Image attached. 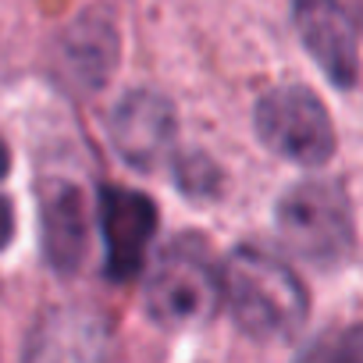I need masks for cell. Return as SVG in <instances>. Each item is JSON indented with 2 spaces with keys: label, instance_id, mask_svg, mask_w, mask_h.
I'll list each match as a JSON object with an SVG mask.
<instances>
[{
  "label": "cell",
  "instance_id": "obj_1",
  "mask_svg": "<svg viewBox=\"0 0 363 363\" xmlns=\"http://www.w3.org/2000/svg\"><path fill=\"white\" fill-rule=\"evenodd\" d=\"M221 299L232 320L260 342L296 335L310 310L306 289L296 278V271L257 246H239L225 260Z\"/></svg>",
  "mask_w": 363,
  "mask_h": 363
},
{
  "label": "cell",
  "instance_id": "obj_2",
  "mask_svg": "<svg viewBox=\"0 0 363 363\" xmlns=\"http://www.w3.org/2000/svg\"><path fill=\"white\" fill-rule=\"evenodd\" d=\"M221 303V267L200 239H174L146 281V310L160 328L203 324Z\"/></svg>",
  "mask_w": 363,
  "mask_h": 363
},
{
  "label": "cell",
  "instance_id": "obj_3",
  "mask_svg": "<svg viewBox=\"0 0 363 363\" xmlns=\"http://www.w3.org/2000/svg\"><path fill=\"white\" fill-rule=\"evenodd\" d=\"M278 232L292 253L317 267L345 260L352 250L349 200L331 182H303L278 203Z\"/></svg>",
  "mask_w": 363,
  "mask_h": 363
},
{
  "label": "cell",
  "instance_id": "obj_4",
  "mask_svg": "<svg viewBox=\"0 0 363 363\" xmlns=\"http://www.w3.org/2000/svg\"><path fill=\"white\" fill-rule=\"evenodd\" d=\"M257 132L267 150L306 167H320L335 153V128L324 104L303 86H278L257 104Z\"/></svg>",
  "mask_w": 363,
  "mask_h": 363
},
{
  "label": "cell",
  "instance_id": "obj_5",
  "mask_svg": "<svg viewBox=\"0 0 363 363\" xmlns=\"http://www.w3.org/2000/svg\"><path fill=\"white\" fill-rule=\"evenodd\" d=\"M100 225L107 242V274L128 281L143 271L146 250L157 235V207L150 196L125 186H104L100 193Z\"/></svg>",
  "mask_w": 363,
  "mask_h": 363
},
{
  "label": "cell",
  "instance_id": "obj_6",
  "mask_svg": "<svg viewBox=\"0 0 363 363\" xmlns=\"http://www.w3.org/2000/svg\"><path fill=\"white\" fill-rule=\"evenodd\" d=\"M107 128H111L114 150H118L128 164H135V167H143V171L157 167V164L171 153L174 135H178L174 107H171L160 93H150V89L128 93V96L111 111Z\"/></svg>",
  "mask_w": 363,
  "mask_h": 363
},
{
  "label": "cell",
  "instance_id": "obj_7",
  "mask_svg": "<svg viewBox=\"0 0 363 363\" xmlns=\"http://www.w3.org/2000/svg\"><path fill=\"white\" fill-rule=\"evenodd\" d=\"M40 221H43V250L54 271L72 274L86 260L89 246V214L79 186L65 178H50L40 186Z\"/></svg>",
  "mask_w": 363,
  "mask_h": 363
},
{
  "label": "cell",
  "instance_id": "obj_8",
  "mask_svg": "<svg viewBox=\"0 0 363 363\" xmlns=\"http://www.w3.org/2000/svg\"><path fill=\"white\" fill-rule=\"evenodd\" d=\"M299 15V36L313 61L324 68V75L335 86H352L359 75V54H356V33L352 22L335 8V0L296 8Z\"/></svg>",
  "mask_w": 363,
  "mask_h": 363
},
{
  "label": "cell",
  "instance_id": "obj_9",
  "mask_svg": "<svg viewBox=\"0 0 363 363\" xmlns=\"http://www.w3.org/2000/svg\"><path fill=\"white\" fill-rule=\"evenodd\" d=\"M65 65H68V75L82 89L104 86L118 65V33L111 18L86 15L65 40Z\"/></svg>",
  "mask_w": 363,
  "mask_h": 363
},
{
  "label": "cell",
  "instance_id": "obj_10",
  "mask_svg": "<svg viewBox=\"0 0 363 363\" xmlns=\"http://www.w3.org/2000/svg\"><path fill=\"white\" fill-rule=\"evenodd\" d=\"M335 356H338V359H356V363H363V324L352 328L349 335H342V345L335 349Z\"/></svg>",
  "mask_w": 363,
  "mask_h": 363
},
{
  "label": "cell",
  "instance_id": "obj_11",
  "mask_svg": "<svg viewBox=\"0 0 363 363\" xmlns=\"http://www.w3.org/2000/svg\"><path fill=\"white\" fill-rule=\"evenodd\" d=\"M11 235H15V211L4 196H0V250L11 242Z\"/></svg>",
  "mask_w": 363,
  "mask_h": 363
},
{
  "label": "cell",
  "instance_id": "obj_12",
  "mask_svg": "<svg viewBox=\"0 0 363 363\" xmlns=\"http://www.w3.org/2000/svg\"><path fill=\"white\" fill-rule=\"evenodd\" d=\"M8 160H11V157H8V146H4V139H0V178L8 174Z\"/></svg>",
  "mask_w": 363,
  "mask_h": 363
},
{
  "label": "cell",
  "instance_id": "obj_13",
  "mask_svg": "<svg viewBox=\"0 0 363 363\" xmlns=\"http://www.w3.org/2000/svg\"><path fill=\"white\" fill-rule=\"evenodd\" d=\"M303 4H320V0H296V8H303Z\"/></svg>",
  "mask_w": 363,
  "mask_h": 363
}]
</instances>
